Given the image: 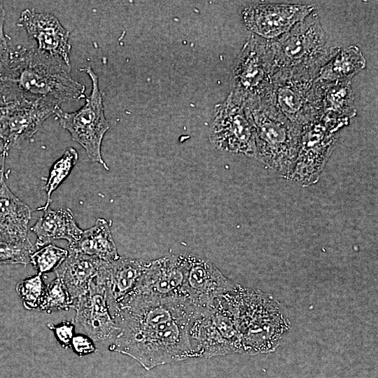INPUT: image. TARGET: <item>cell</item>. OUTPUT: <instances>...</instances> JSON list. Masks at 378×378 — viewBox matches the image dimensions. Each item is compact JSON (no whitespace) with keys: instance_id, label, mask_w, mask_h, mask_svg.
<instances>
[{"instance_id":"obj_1","label":"cell","mask_w":378,"mask_h":378,"mask_svg":"<svg viewBox=\"0 0 378 378\" xmlns=\"http://www.w3.org/2000/svg\"><path fill=\"white\" fill-rule=\"evenodd\" d=\"M70 71L62 59L37 48L15 47L0 71V108L36 103L60 106L85 98V86Z\"/></svg>"},{"instance_id":"obj_2","label":"cell","mask_w":378,"mask_h":378,"mask_svg":"<svg viewBox=\"0 0 378 378\" xmlns=\"http://www.w3.org/2000/svg\"><path fill=\"white\" fill-rule=\"evenodd\" d=\"M198 314L178 317L148 326L120 329L108 345L110 351L130 356L146 370L195 358L190 329Z\"/></svg>"},{"instance_id":"obj_3","label":"cell","mask_w":378,"mask_h":378,"mask_svg":"<svg viewBox=\"0 0 378 378\" xmlns=\"http://www.w3.org/2000/svg\"><path fill=\"white\" fill-rule=\"evenodd\" d=\"M267 40L275 73L317 77L340 50L328 40L315 10L281 36Z\"/></svg>"},{"instance_id":"obj_4","label":"cell","mask_w":378,"mask_h":378,"mask_svg":"<svg viewBox=\"0 0 378 378\" xmlns=\"http://www.w3.org/2000/svg\"><path fill=\"white\" fill-rule=\"evenodd\" d=\"M237 324L243 353L274 351L290 322L274 298L259 290L236 286Z\"/></svg>"},{"instance_id":"obj_5","label":"cell","mask_w":378,"mask_h":378,"mask_svg":"<svg viewBox=\"0 0 378 378\" xmlns=\"http://www.w3.org/2000/svg\"><path fill=\"white\" fill-rule=\"evenodd\" d=\"M244 104L254 130L255 158L280 176L290 179L302 128L266 101L246 100Z\"/></svg>"},{"instance_id":"obj_6","label":"cell","mask_w":378,"mask_h":378,"mask_svg":"<svg viewBox=\"0 0 378 378\" xmlns=\"http://www.w3.org/2000/svg\"><path fill=\"white\" fill-rule=\"evenodd\" d=\"M349 120L321 114L302 129L295 167L290 179L306 187L315 184Z\"/></svg>"},{"instance_id":"obj_7","label":"cell","mask_w":378,"mask_h":378,"mask_svg":"<svg viewBox=\"0 0 378 378\" xmlns=\"http://www.w3.org/2000/svg\"><path fill=\"white\" fill-rule=\"evenodd\" d=\"M322 84L317 77L275 73L265 99L293 125L302 127L321 114Z\"/></svg>"},{"instance_id":"obj_8","label":"cell","mask_w":378,"mask_h":378,"mask_svg":"<svg viewBox=\"0 0 378 378\" xmlns=\"http://www.w3.org/2000/svg\"><path fill=\"white\" fill-rule=\"evenodd\" d=\"M80 71L86 73L91 80L90 94L85 97V104L78 110L68 113L59 108L55 115L60 125L69 132L72 139L83 146L90 160L109 170L102 155V143L109 125L104 114L99 78L90 66L80 69Z\"/></svg>"},{"instance_id":"obj_9","label":"cell","mask_w":378,"mask_h":378,"mask_svg":"<svg viewBox=\"0 0 378 378\" xmlns=\"http://www.w3.org/2000/svg\"><path fill=\"white\" fill-rule=\"evenodd\" d=\"M274 74L267 40L251 34L232 66L231 92L244 102L264 100Z\"/></svg>"},{"instance_id":"obj_10","label":"cell","mask_w":378,"mask_h":378,"mask_svg":"<svg viewBox=\"0 0 378 378\" xmlns=\"http://www.w3.org/2000/svg\"><path fill=\"white\" fill-rule=\"evenodd\" d=\"M209 140L218 150L255 157L254 130L244 102L231 91L215 106Z\"/></svg>"},{"instance_id":"obj_11","label":"cell","mask_w":378,"mask_h":378,"mask_svg":"<svg viewBox=\"0 0 378 378\" xmlns=\"http://www.w3.org/2000/svg\"><path fill=\"white\" fill-rule=\"evenodd\" d=\"M74 321L87 335L98 342L114 340L119 328L111 314L103 281L97 272L92 278L88 291L74 302Z\"/></svg>"},{"instance_id":"obj_12","label":"cell","mask_w":378,"mask_h":378,"mask_svg":"<svg viewBox=\"0 0 378 378\" xmlns=\"http://www.w3.org/2000/svg\"><path fill=\"white\" fill-rule=\"evenodd\" d=\"M314 10L307 4H253L241 13L245 26L253 34L270 40L286 33Z\"/></svg>"},{"instance_id":"obj_13","label":"cell","mask_w":378,"mask_h":378,"mask_svg":"<svg viewBox=\"0 0 378 378\" xmlns=\"http://www.w3.org/2000/svg\"><path fill=\"white\" fill-rule=\"evenodd\" d=\"M186 255L183 293L187 300L196 308L206 309L216 298L234 288L235 284L211 262L192 253Z\"/></svg>"},{"instance_id":"obj_14","label":"cell","mask_w":378,"mask_h":378,"mask_svg":"<svg viewBox=\"0 0 378 378\" xmlns=\"http://www.w3.org/2000/svg\"><path fill=\"white\" fill-rule=\"evenodd\" d=\"M186 266V254L165 255L151 260L132 294L160 299L187 300L183 293Z\"/></svg>"},{"instance_id":"obj_15","label":"cell","mask_w":378,"mask_h":378,"mask_svg":"<svg viewBox=\"0 0 378 378\" xmlns=\"http://www.w3.org/2000/svg\"><path fill=\"white\" fill-rule=\"evenodd\" d=\"M151 260L120 257L111 262L102 261L97 274L104 283L111 316L136 288Z\"/></svg>"},{"instance_id":"obj_16","label":"cell","mask_w":378,"mask_h":378,"mask_svg":"<svg viewBox=\"0 0 378 378\" xmlns=\"http://www.w3.org/2000/svg\"><path fill=\"white\" fill-rule=\"evenodd\" d=\"M19 24L36 41L37 49L70 65V33L53 14L25 9L20 13Z\"/></svg>"},{"instance_id":"obj_17","label":"cell","mask_w":378,"mask_h":378,"mask_svg":"<svg viewBox=\"0 0 378 378\" xmlns=\"http://www.w3.org/2000/svg\"><path fill=\"white\" fill-rule=\"evenodd\" d=\"M59 108L46 103L0 108V139L10 148L31 138Z\"/></svg>"},{"instance_id":"obj_18","label":"cell","mask_w":378,"mask_h":378,"mask_svg":"<svg viewBox=\"0 0 378 378\" xmlns=\"http://www.w3.org/2000/svg\"><path fill=\"white\" fill-rule=\"evenodd\" d=\"M43 212V215L30 227L36 236L37 248L56 239H65L69 244L80 238L83 230L77 225L70 209L53 210L48 207Z\"/></svg>"},{"instance_id":"obj_19","label":"cell","mask_w":378,"mask_h":378,"mask_svg":"<svg viewBox=\"0 0 378 378\" xmlns=\"http://www.w3.org/2000/svg\"><path fill=\"white\" fill-rule=\"evenodd\" d=\"M102 261L94 257L69 251L68 256L55 270L56 277L63 283L73 302L88 291Z\"/></svg>"},{"instance_id":"obj_20","label":"cell","mask_w":378,"mask_h":378,"mask_svg":"<svg viewBox=\"0 0 378 378\" xmlns=\"http://www.w3.org/2000/svg\"><path fill=\"white\" fill-rule=\"evenodd\" d=\"M31 209L15 195L5 183H0V239H27Z\"/></svg>"},{"instance_id":"obj_21","label":"cell","mask_w":378,"mask_h":378,"mask_svg":"<svg viewBox=\"0 0 378 378\" xmlns=\"http://www.w3.org/2000/svg\"><path fill=\"white\" fill-rule=\"evenodd\" d=\"M68 251L111 262L120 258L109 225L104 218H98L94 225L83 230L80 238L69 244Z\"/></svg>"},{"instance_id":"obj_22","label":"cell","mask_w":378,"mask_h":378,"mask_svg":"<svg viewBox=\"0 0 378 378\" xmlns=\"http://www.w3.org/2000/svg\"><path fill=\"white\" fill-rule=\"evenodd\" d=\"M321 82L322 84L321 113L346 120L354 117L356 109L351 80Z\"/></svg>"},{"instance_id":"obj_23","label":"cell","mask_w":378,"mask_h":378,"mask_svg":"<svg viewBox=\"0 0 378 378\" xmlns=\"http://www.w3.org/2000/svg\"><path fill=\"white\" fill-rule=\"evenodd\" d=\"M366 60L358 47L350 46L340 51L319 71L317 79L322 82L349 80L363 70Z\"/></svg>"},{"instance_id":"obj_24","label":"cell","mask_w":378,"mask_h":378,"mask_svg":"<svg viewBox=\"0 0 378 378\" xmlns=\"http://www.w3.org/2000/svg\"><path fill=\"white\" fill-rule=\"evenodd\" d=\"M78 159V154L74 148H68L63 155L52 165L43 189L46 192V202L38 208L44 211L49 207L52 192L67 178Z\"/></svg>"},{"instance_id":"obj_25","label":"cell","mask_w":378,"mask_h":378,"mask_svg":"<svg viewBox=\"0 0 378 378\" xmlns=\"http://www.w3.org/2000/svg\"><path fill=\"white\" fill-rule=\"evenodd\" d=\"M73 300L61 280L56 277L46 285L38 311L50 314L54 311H67L73 307Z\"/></svg>"},{"instance_id":"obj_26","label":"cell","mask_w":378,"mask_h":378,"mask_svg":"<svg viewBox=\"0 0 378 378\" xmlns=\"http://www.w3.org/2000/svg\"><path fill=\"white\" fill-rule=\"evenodd\" d=\"M67 249L48 244L35 251L30 258V264L38 274H46L58 267L68 256Z\"/></svg>"},{"instance_id":"obj_27","label":"cell","mask_w":378,"mask_h":378,"mask_svg":"<svg viewBox=\"0 0 378 378\" xmlns=\"http://www.w3.org/2000/svg\"><path fill=\"white\" fill-rule=\"evenodd\" d=\"M44 275L37 273L17 284L15 289L25 309H38L46 288Z\"/></svg>"},{"instance_id":"obj_28","label":"cell","mask_w":378,"mask_h":378,"mask_svg":"<svg viewBox=\"0 0 378 378\" xmlns=\"http://www.w3.org/2000/svg\"><path fill=\"white\" fill-rule=\"evenodd\" d=\"M35 251L28 238L22 241L0 239V265L29 264Z\"/></svg>"},{"instance_id":"obj_29","label":"cell","mask_w":378,"mask_h":378,"mask_svg":"<svg viewBox=\"0 0 378 378\" xmlns=\"http://www.w3.org/2000/svg\"><path fill=\"white\" fill-rule=\"evenodd\" d=\"M47 327L53 332L55 338L62 347H70L72 338L74 336L76 323L71 321L64 320L58 324L49 323Z\"/></svg>"},{"instance_id":"obj_30","label":"cell","mask_w":378,"mask_h":378,"mask_svg":"<svg viewBox=\"0 0 378 378\" xmlns=\"http://www.w3.org/2000/svg\"><path fill=\"white\" fill-rule=\"evenodd\" d=\"M70 347L79 356L94 353L97 349L94 342L88 335L83 334L74 335Z\"/></svg>"},{"instance_id":"obj_31","label":"cell","mask_w":378,"mask_h":378,"mask_svg":"<svg viewBox=\"0 0 378 378\" xmlns=\"http://www.w3.org/2000/svg\"><path fill=\"white\" fill-rule=\"evenodd\" d=\"M5 16V10L0 1V71L6 64L10 50L4 30Z\"/></svg>"},{"instance_id":"obj_32","label":"cell","mask_w":378,"mask_h":378,"mask_svg":"<svg viewBox=\"0 0 378 378\" xmlns=\"http://www.w3.org/2000/svg\"><path fill=\"white\" fill-rule=\"evenodd\" d=\"M9 149L10 148L7 144L0 139V183L4 179V164Z\"/></svg>"}]
</instances>
